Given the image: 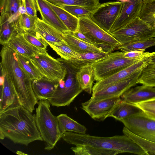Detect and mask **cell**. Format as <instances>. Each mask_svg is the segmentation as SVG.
<instances>
[{
  "label": "cell",
  "instance_id": "7dc6e473",
  "mask_svg": "<svg viewBox=\"0 0 155 155\" xmlns=\"http://www.w3.org/2000/svg\"><path fill=\"white\" fill-rule=\"evenodd\" d=\"M16 153L18 154L19 155H26L27 154L24 153L22 152L21 151H17Z\"/></svg>",
  "mask_w": 155,
  "mask_h": 155
},
{
  "label": "cell",
  "instance_id": "8992f818",
  "mask_svg": "<svg viewBox=\"0 0 155 155\" xmlns=\"http://www.w3.org/2000/svg\"><path fill=\"white\" fill-rule=\"evenodd\" d=\"M124 53L117 51L108 53L92 64L95 81L106 78L143 59L126 58L123 55Z\"/></svg>",
  "mask_w": 155,
  "mask_h": 155
},
{
  "label": "cell",
  "instance_id": "484cf974",
  "mask_svg": "<svg viewBox=\"0 0 155 155\" xmlns=\"http://www.w3.org/2000/svg\"><path fill=\"white\" fill-rule=\"evenodd\" d=\"M141 111L140 109L134 104L121 100L113 110L108 117H113L120 121L122 119Z\"/></svg>",
  "mask_w": 155,
  "mask_h": 155
},
{
  "label": "cell",
  "instance_id": "74e56055",
  "mask_svg": "<svg viewBox=\"0 0 155 155\" xmlns=\"http://www.w3.org/2000/svg\"><path fill=\"white\" fill-rule=\"evenodd\" d=\"M22 4V0H7V1L5 12L8 15L11 21L17 24L20 15L19 10Z\"/></svg>",
  "mask_w": 155,
  "mask_h": 155
},
{
  "label": "cell",
  "instance_id": "4dcf8cb0",
  "mask_svg": "<svg viewBox=\"0 0 155 155\" xmlns=\"http://www.w3.org/2000/svg\"><path fill=\"white\" fill-rule=\"evenodd\" d=\"M16 56L20 66L32 80L40 79L43 77L32 62L29 58L16 52Z\"/></svg>",
  "mask_w": 155,
  "mask_h": 155
},
{
  "label": "cell",
  "instance_id": "60d3db41",
  "mask_svg": "<svg viewBox=\"0 0 155 155\" xmlns=\"http://www.w3.org/2000/svg\"><path fill=\"white\" fill-rule=\"evenodd\" d=\"M147 116L155 120V98L134 104Z\"/></svg>",
  "mask_w": 155,
  "mask_h": 155
},
{
  "label": "cell",
  "instance_id": "83f0119b",
  "mask_svg": "<svg viewBox=\"0 0 155 155\" xmlns=\"http://www.w3.org/2000/svg\"><path fill=\"white\" fill-rule=\"evenodd\" d=\"M71 149L76 155H115L121 153L118 151L100 149L85 145H78Z\"/></svg>",
  "mask_w": 155,
  "mask_h": 155
},
{
  "label": "cell",
  "instance_id": "d4e9b609",
  "mask_svg": "<svg viewBox=\"0 0 155 155\" xmlns=\"http://www.w3.org/2000/svg\"><path fill=\"white\" fill-rule=\"evenodd\" d=\"M77 77L83 91L91 94L92 92L93 84L95 81L94 71L91 64L80 68L77 73Z\"/></svg>",
  "mask_w": 155,
  "mask_h": 155
},
{
  "label": "cell",
  "instance_id": "603a6c76",
  "mask_svg": "<svg viewBox=\"0 0 155 155\" xmlns=\"http://www.w3.org/2000/svg\"><path fill=\"white\" fill-rule=\"evenodd\" d=\"M62 37L67 44L78 53L103 52L94 45L78 38L70 31L63 33Z\"/></svg>",
  "mask_w": 155,
  "mask_h": 155
},
{
  "label": "cell",
  "instance_id": "f546056e",
  "mask_svg": "<svg viewBox=\"0 0 155 155\" xmlns=\"http://www.w3.org/2000/svg\"><path fill=\"white\" fill-rule=\"evenodd\" d=\"M80 58L69 61L79 68L83 66L92 64L107 56L108 53L104 52H87L79 53Z\"/></svg>",
  "mask_w": 155,
  "mask_h": 155
},
{
  "label": "cell",
  "instance_id": "4316f807",
  "mask_svg": "<svg viewBox=\"0 0 155 155\" xmlns=\"http://www.w3.org/2000/svg\"><path fill=\"white\" fill-rule=\"evenodd\" d=\"M45 0L70 31L74 32L78 30L79 18L60 7Z\"/></svg>",
  "mask_w": 155,
  "mask_h": 155
},
{
  "label": "cell",
  "instance_id": "f1b7e54d",
  "mask_svg": "<svg viewBox=\"0 0 155 155\" xmlns=\"http://www.w3.org/2000/svg\"><path fill=\"white\" fill-rule=\"evenodd\" d=\"M124 134L127 136L138 145L146 155H155V143L142 138L134 134L124 127L122 130Z\"/></svg>",
  "mask_w": 155,
  "mask_h": 155
},
{
  "label": "cell",
  "instance_id": "5b68a950",
  "mask_svg": "<svg viewBox=\"0 0 155 155\" xmlns=\"http://www.w3.org/2000/svg\"><path fill=\"white\" fill-rule=\"evenodd\" d=\"M34 114L37 127L45 143V149L50 150L54 148L61 138L62 134L59 127L57 117L50 110V104L48 100L38 101Z\"/></svg>",
  "mask_w": 155,
  "mask_h": 155
},
{
  "label": "cell",
  "instance_id": "5bb4252c",
  "mask_svg": "<svg viewBox=\"0 0 155 155\" xmlns=\"http://www.w3.org/2000/svg\"><path fill=\"white\" fill-rule=\"evenodd\" d=\"M143 3V0H129L124 2L120 14L109 34L120 29L136 18L140 17Z\"/></svg>",
  "mask_w": 155,
  "mask_h": 155
},
{
  "label": "cell",
  "instance_id": "8d00e7d4",
  "mask_svg": "<svg viewBox=\"0 0 155 155\" xmlns=\"http://www.w3.org/2000/svg\"><path fill=\"white\" fill-rule=\"evenodd\" d=\"M137 82L155 87V64L149 63L143 69Z\"/></svg>",
  "mask_w": 155,
  "mask_h": 155
},
{
  "label": "cell",
  "instance_id": "d6a6232c",
  "mask_svg": "<svg viewBox=\"0 0 155 155\" xmlns=\"http://www.w3.org/2000/svg\"><path fill=\"white\" fill-rule=\"evenodd\" d=\"M48 44L61 58L66 60L70 61L80 57L79 53L75 51L66 44Z\"/></svg>",
  "mask_w": 155,
  "mask_h": 155
},
{
  "label": "cell",
  "instance_id": "9c48e42d",
  "mask_svg": "<svg viewBox=\"0 0 155 155\" xmlns=\"http://www.w3.org/2000/svg\"><path fill=\"white\" fill-rule=\"evenodd\" d=\"M30 58L41 74L48 79L58 81L65 77L66 73L65 68L46 51L36 53Z\"/></svg>",
  "mask_w": 155,
  "mask_h": 155
},
{
  "label": "cell",
  "instance_id": "f6af8a7d",
  "mask_svg": "<svg viewBox=\"0 0 155 155\" xmlns=\"http://www.w3.org/2000/svg\"><path fill=\"white\" fill-rule=\"evenodd\" d=\"M7 1V0H0L1 14L5 12Z\"/></svg>",
  "mask_w": 155,
  "mask_h": 155
},
{
  "label": "cell",
  "instance_id": "277c9868",
  "mask_svg": "<svg viewBox=\"0 0 155 155\" xmlns=\"http://www.w3.org/2000/svg\"><path fill=\"white\" fill-rule=\"evenodd\" d=\"M57 59L66 68V73L64 79L58 81L57 88L48 101L52 106H68L83 91L77 77L79 68L69 61L61 58Z\"/></svg>",
  "mask_w": 155,
  "mask_h": 155
},
{
  "label": "cell",
  "instance_id": "7a4b0ae2",
  "mask_svg": "<svg viewBox=\"0 0 155 155\" xmlns=\"http://www.w3.org/2000/svg\"><path fill=\"white\" fill-rule=\"evenodd\" d=\"M0 55L1 71L12 84L20 104L32 112L38 101L32 89V80L19 65L15 51L5 45Z\"/></svg>",
  "mask_w": 155,
  "mask_h": 155
},
{
  "label": "cell",
  "instance_id": "b9f144b4",
  "mask_svg": "<svg viewBox=\"0 0 155 155\" xmlns=\"http://www.w3.org/2000/svg\"><path fill=\"white\" fill-rule=\"evenodd\" d=\"M26 13L29 15L38 18L37 12L38 11L36 0H22Z\"/></svg>",
  "mask_w": 155,
  "mask_h": 155
},
{
  "label": "cell",
  "instance_id": "8fae6325",
  "mask_svg": "<svg viewBox=\"0 0 155 155\" xmlns=\"http://www.w3.org/2000/svg\"><path fill=\"white\" fill-rule=\"evenodd\" d=\"M123 3L120 1L101 3L92 11L89 17L95 23L109 33L120 14Z\"/></svg>",
  "mask_w": 155,
  "mask_h": 155
},
{
  "label": "cell",
  "instance_id": "7bdbcfd3",
  "mask_svg": "<svg viewBox=\"0 0 155 155\" xmlns=\"http://www.w3.org/2000/svg\"><path fill=\"white\" fill-rule=\"evenodd\" d=\"M155 54V52H149L141 51H134L124 52L123 55L129 58L143 59L151 57Z\"/></svg>",
  "mask_w": 155,
  "mask_h": 155
},
{
  "label": "cell",
  "instance_id": "7402d4cb",
  "mask_svg": "<svg viewBox=\"0 0 155 155\" xmlns=\"http://www.w3.org/2000/svg\"><path fill=\"white\" fill-rule=\"evenodd\" d=\"M0 25V43L4 45H6L19 30L18 24L11 21L5 12L1 14Z\"/></svg>",
  "mask_w": 155,
  "mask_h": 155
},
{
  "label": "cell",
  "instance_id": "1f68e13d",
  "mask_svg": "<svg viewBox=\"0 0 155 155\" xmlns=\"http://www.w3.org/2000/svg\"><path fill=\"white\" fill-rule=\"evenodd\" d=\"M140 17L150 25L155 30V0H143Z\"/></svg>",
  "mask_w": 155,
  "mask_h": 155
},
{
  "label": "cell",
  "instance_id": "d590c367",
  "mask_svg": "<svg viewBox=\"0 0 155 155\" xmlns=\"http://www.w3.org/2000/svg\"><path fill=\"white\" fill-rule=\"evenodd\" d=\"M23 35L31 44L39 49L46 50L48 44L35 29L33 30L24 31Z\"/></svg>",
  "mask_w": 155,
  "mask_h": 155
},
{
  "label": "cell",
  "instance_id": "e0dca14e",
  "mask_svg": "<svg viewBox=\"0 0 155 155\" xmlns=\"http://www.w3.org/2000/svg\"><path fill=\"white\" fill-rule=\"evenodd\" d=\"M6 45L16 52L29 58L36 53L46 51L39 49L32 45L25 38L22 33L19 31L15 34Z\"/></svg>",
  "mask_w": 155,
  "mask_h": 155
},
{
  "label": "cell",
  "instance_id": "30bf717a",
  "mask_svg": "<svg viewBox=\"0 0 155 155\" xmlns=\"http://www.w3.org/2000/svg\"><path fill=\"white\" fill-rule=\"evenodd\" d=\"M120 121L134 134L155 143V120L147 116L142 110Z\"/></svg>",
  "mask_w": 155,
  "mask_h": 155
},
{
  "label": "cell",
  "instance_id": "cb8c5ba5",
  "mask_svg": "<svg viewBox=\"0 0 155 155\" xmlns=\"http://www.w3.org/2000/svg\"><path fill=\"white\" fill-rule=\"evenodd\" d=\"M59 127L62 134L67 131L86 134L87 129L84 125L70 118L67 114H62L57 116Z\"/></svg>",
  "mask_w": 155,
  "mask_h": 155
},
{
  "label": "cell",
  "instance_id": "6da1fadb",
  "mask_svg": "<svg viewBox=\"0 0 155 155\" xmlns=\"http://www.w3.org/2000/svg\"><path fill=\"white\" fill-rule=\"evenodd\" d=\"M20 104L0 113V137H6L15 143L28 146L42 141L34 115Z\"/></svg>",
  "mask_w": 155,
  "mask_h": 155
},
{
  "label": "cell",
  "instance_id": "7c38bea8",
  "mask_svg": "<svg viewBox=\"0 0 155 155\" xmlns=\"http://www.w3.org/2000/svg\"><path fill=\"white\" fill-rule=\"evenodd\" d=\"M142 69L140 70L121 81L92 93L90 99L94 101H97L107 98L120 97L124 93L138 84L137 81Z\"/></svg>",
  "mask_w": 155,
  "mask_h": 155
},
{
  "label": "cell",
  "instance_id": "f35d334b",
  "mask_svg": "<svg viewBox=\"0 0 155 155\" xmlns=\"http://www.w3.org/2000/svg\"><path fill=\"white\" fill-rule=\"evenodd\" d=\"M57 6L78 18L89 16L92 11L84 7L76 5L59 4Z\"/></svg>",
  "mask_w": 155,
  "mask_h": 155
},
{
  "label": "cell",
  "instance_id": "bcb514c9",
  "mask_svg": "<svg viewBox=\"0 0 155 155\" xmlns=\"http://www.w3.org/2000/svg\"><path fill=\"white\" fill-rule=\"evenodd\" d=\"M150 64H155V54L150 57Z\"/></svg>",
  "mask_w": 155,
  "mask_h": 155
},
{
  "label": "cell",
  "instance_id": "ba28073f",
  "mask_svg": "<svg viewBox=\"0 0 155 155\" xmlns=\"http://www.w3.org/2000/svg\"><path fill=\"white\" fill-rule=\"evenodd\" d=\"M110 34L121 45L154 37L155 30L147 21L138 17Z\"/></svg>",
  "mask_w": 155,
  "mask_h": 155
},
{
  "label": "cell",
  "instance_id": "ac0fdd59",
  "mask_svg": "<svg viewBox=\"0 0 155 155\" xmlns=\"http://www.w3.org/2000/svg\"><path fill=\"white\" fill-rule=\"evenodd\" d=\"M36 0L43 21L62 33L70 31L45 0Z\"/></svg>",
  "mask_w": 155,
  "mask_h": 155
},
{
  "label": "cell",
  "instance_id": "e575fe53",
  "mask_svg": "<svg viewBox=\"0 0 155 155\" xmlns=\"http://www.w3.org/2000/svg\"><path fill=\"white\" fill-rule=\"evenodd\" d=\"M154 46H155V37L144 41L121 45L117 48L124 52L134 51H144L146 49Z\"/></svg>",
  "mask_w": 155,
  "mask_h": 155
},
{
  "label": "cell",
  "instance_id": "4fadbf2b",
  "mask_svg": "<svg viewBox=\"0 0 155 155\" xmlns=\"http://www.w3.org/2000/svg\"><path fill=\"white\" fill-rule=\"evenodd\" d=\"M121 100L120 97L94 101L91 99L81 103V108L94 120L102 121L108 117L116 105Z\"/></svg>",
  "mask_w": 155,
  "mask_h": 155
},
{
  "label": "cell",
  "instance_id": "9a60e30c",
  "mask_svg": "<svg viewBox=\"0 0 155 155\" xmlns=\"http://www.w3.org/2000/svg\"><path fill=\"white\" fill-rule=\"evenodd\" d=\"M150 57L143 59L106 78L97 81L92 87V93L121 81L137 71L143 69L150 63Z\"/></svg>",
  "mask_w": 155,
  "mask_h": 155
},
{
  "label": "cell",
  "instance_id": "ab89813d",
  "mask_svg": "<svg viewBox=\"0 0 155 155\" xmlns=\"http://www.w3.org/2000/svg\"><path fill=\"white\" fill-rule=\"evenodd\" d=\"M38 18L28 15L27 13H21L19 15L18 24L19 31L35 29V21Z\"/></svg>",
  "mask_w": 155,
  "mask_h": 155
},
{
  "label": "cell",
  "instance_id": "2e32d148",
  "mask_svg": "<svg viewBox=\"0 0 155 155\" xmlns=\"http://www.w3.org/2000/svg\"><path fill=\"white\" fill-rule=\"evenodd\" d=\"M120 98L122 100L132 104L146 101L155 98V87L143 84L131 87Z\"/></svg>",
  "mask_w": 155,
  "mask_h": 155
},
{
  "label": "cell",
  "instance_id": "c3c4849f",
  "mask_svg": "<svg viewBox=\"0 0 155 155\" xmlns=\"http://www.w3.org/2000/svg\"><path fill=\"white\" fill-rule=\"evenodd\" d=\"M120 1L122 2H123L127 1H128V0H119Z\"/></svg>",
  "mask_w": 155,
  "mask_h": 155
},
{
  "label": "cell",
  "instance_id": "3957f363",
  "mask_svg": "<svg viewBox=\"0 0 155 155\" xmlns=\"http://www.w3.org/2000/svg\"><path fill=\"white\" fill-rule=\"evenodd\" d=\"M61 139L75 146L85 145L101 149L116 150L121 153L146 155L138 145L125 134L103 137L67 131L62 134Z\"/></svg>",
  "mask_w": 155,
  "mask_h": 155
},
{
  "label": "cell",
  "instance_id": "836d02e7",
  "mask_svg": "<svg viewBox=\"0 0 155 155\" xmlns=\"http://www.w3.org/2000/svg\"><path fill=\"white\" fill-rule=\"evenodd\" d=\"M57 5L63 4L78 6L93 10L100 4L99 0H46Z\"/></svg>",
  "mask_w": 155,
  "mask_h": 155
},
{
  "label": "cell",
  "instance_id": "681fc988",
  "mask_svg": "<svg viewBox=\"0 0 155 155\" xmlns=\"http://www.w3.org/2000/svg\"><path fill=\"white\" fill-rule=\"evenodd\" d=\"M154 37H155V36Z\"/></svg>",
  "mask_w": 155,
  "mask_h": 155
},
{
  "label": "cell",
  "instance_id": "52a82bcc",
  "mask_svg": "<svg viewBox=\"0 0 155 155\" xmlns=\"http://www.w3.org/2000/svg\"><path fill=\"white\" fill-rule=\"evenodd\" d=\"M78 30L91 39L103 51L109 53L120 44L110 34L95 23L89 16L79 18Z\"/></svg>",
  "mask_w": 155,
  "mask_h": 155
},
{
  "label": "cell",
  "instance_id": "d6986e66",
  "mask_svg": "<svg viewBox=\"0 0 155 155\" xmlns=\"http://www.w3.org/2000/svg\"><path fill=\"white\" fill-rule=\"evenodd\" d=\"M4 76L3 84L0 85V113L12 107L20 104L15 88L10 80Z\"/></svg>",
  "mask_w": 155,
  "mask_h": 155
},
{
  "label": "cell",
  "instance_id": "ee69618b",
  "mask_svg": "<svg viewBox=\"0 0 155 155\" xmlns=\"http://www.w3.org/2000/svg\"><path fill=\"white\" fill-rule=\"evenodd\" d=\"M72 32L73 35L78 38L86 42L94 45L93 42L91 39L78 30Z\"/></svg>",
  "mask_w": 155,
  "mask_h": 155
},
{
  "label": "cell",
  "instance_id": "ffe728a7",
  "mask_svg": "<svg viewBox=\"0 0 155 155\" xmlns=\"http://www.w3.org/2000/svg\"><path fill=\"white\" fill-rule=\"evenodd\" d=\"M58 84V81L48 79L44 77L32 80V87L38 100H48L52 96Z\"/></svg>",
  "mask_w": 155,
  "mask_h": 155
},
{
  "label": "cell",
  "instance_id": "44dd1931",
  "mask_svg": "<svg viewBox=\"0 0 155 155\" xmlns=\"http://www.w3.org/2000/svg\"><path fill=\"white\" fill-rule=\"evenodd\" d=\"M35 29L47 43L66 44L63 38L62 33L38 18L35 21Z\"/></svg>",
  "mask_w": 155,
  "mask_h": 155
}]
</instances>
